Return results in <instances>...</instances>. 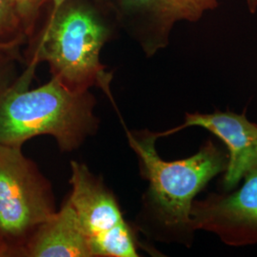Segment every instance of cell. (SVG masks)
Wrapping results in <instances>:
<instances>
[{
    "mask_svg": "<svg viewBox=\"0 0 257 257\" xmlns=\"http://www.w3.org/2000/svg\"><path fill=\"white\" fill-rule=\"evenodd\" d=\"M126 136L138 156L140 175L149 183L142 197L139 229L157 241L191 247L195 232L191 217L194 198L225 172L228 154L208 140L193 156L166 161L156 151V133L126 128Z\"/></svg>",
    "mask_w": 257,
    "mask_h": 257,
    "instance_id": "obj_1",
    "label": "cell"
},
{
    "mask_svg": "<svg viewBox=\"0 0 257 257\" xmlns=\"http://www.w3.org/2000/svg\"><path fill=\"white\" fill-rule=\"evenodd\" d=\"M117 27L109 5L99 0H67L28 40L25 62L47 63L52 77L72 92L100 89L116 109L110 89L113 75L100 54Z\"/></svg>",
    "mask_w": 257,
    "mask_h": 257,
    "instance_id": "obj_2",
    "label": "cell"
},
{
    "mask_svg": "<svg viewBox=\"0 0 257 257\" xmlns=\"http://www.w3.org/2000/svg\"><path fill=\"white\" fill-rule=\"evenodd\" d=\"M37 66L26 69L0 92V145L22 148L38 136L55 138L62 152H72L93 136L99 120L90 91L74 92L57 79L31 90Z\"/></svg>",
    "mask_w": 257,
    "mask_h": 257,
    "instance_id": "obj_3",
    "label": "cell"
},
{
    "mask_svg": "<svg viewBox=\"0 0 257 257\" xmlns=\"http://www.w3.org/2000/svg\"><path fill=\"white\" fill-rule=\"evenodd\" d=\"M52 185L22 148L0 145V237L11 256L55 212Z\"/></svg>",
    "mask_w": 257,
    "mask_h": 257,
    "instance_id": "obj_4",
    "label": "cell"
},
{
    "mask_svg": "<svg viewBox=\"0 0 257 257\" xmlns=\"http://www.w3.org/2000/svg\"><path fill=\"white\" fill-rule=\"evenodd\" d=\"M71 194L74 208L93 257H138L139 242L124 218L115 195L101 177L76 161L71 162Z\"/></svg>",
    "mask_w": 257,
    "mask_h": 257,
    "instance_id": "obj_5",
    "label": "cell"
},
{
    "mask_svg": "<svg viewBox=\"0 0 257 257\" xmlns=\"http://www.w3.org/2000/svg\"><path fill=\"white\" fill-rule=\"evenodd\" d=\"M120 29L132 37L147 57L169 45L179 22H197L216 9L219 0H110Z\"/></svg>",
    "mask_w": 257,
    "mask_h": 257,
    "instance_id": "obj_6",
    "label": "cell"
},
{
    "mask_svg": "<svg viewBox=\"0 0 257 257\" xmlns=\"http://www.w3.org/2000/svg\"><path fill=\"white\" fill-rule=\"evenodd\" d=\"M233 192L210 193L192 205L193 228L217 235L232 247L257 244V170Z\"/></svg>",
    "mask_w": 257,
    "mask_h": 257,
    "instance_id": "obj_7",
    "label": "cell"
},
{
    "mask_svg": "<svg viewBox=\"0 0 257 257\" xmlns=\"http://www.w3.org/2000/svg\"><path fill=\"white\" fill-rule=\"evenodd\" d=\"M189 127L208 130L228 149V163L221 183L224 192L234 190L246 175L256 171L257 124L248 121L244 113L220 110L212 113H186L182 125L156 133V136L164 138Z\"/></svg>",
    "mask_w": 257,
    "mask_h": 257,
    "instance_id": "obj_8",
    "label": "cell"
},
{
    "mask_svg": "<svg viewBox=\"0 0 257 257\" xmlns=\"http://www.w3.org/2000/svg\"><path fill=\"white\" fill-rule=\"evenodd\" d=\"M19 256L93 257L82 226L68 200L38 227Z\"/></svg>",
    "mask_w": 257,
    "mask_h": 257,
    "instance_id": "obj_9",
    "label": "cell"
},
{
    "mask_svg": "<svg viewBox=\"0 0 257 257\" xmlns=\"http://www.w3.org/2000/svg\"><path fill=\"white\" fill-rule=\"evenodd\" d=\"M28 37L13 0H0V46L21 47Z\"/></svg>",
    "mask_w": 257,
    "mask_h": 257,
    "instance_id": "obj_10",
    "label": "cell"
},
{
    "mask_svg": "<svg viewBox=\"0 0 257 257\" xmlns=\"http://www.w3.org/2000/svg\"><path fill=\"white\" fill-rule=\"evenodd\" d=\"M22 61L19 47L0 46V92L18 78V64Z\"/></svg>",
    "mask_w": 257,
    "mask_h": 257,
    "instance_id": "obj_11",
    "label": "cell"
},
{
    "mask_svg": "<svg viewBox=\"0 0 257 257\" xmlns=\"http://www.w3.org/2000/svg\"><path fill=\"white\" fill-rule=\"evenodd\" d=\"M19 19L27 35L28 40L37 31V24L41 9L45 6L46 0H13Z\"/></svg>",
    "mask_w": 257,
    "mask_h": 257,
    "instance_id": "obj_12",
    "label": "cell"
},
{
    "mask_svg": "<svg viewBox=\"0 0 257 257\" xmlns=\"http://www.w3.org/2000/svg\"><path fill=\"white\" fill-rule=\"evenodd\" d=\"M67 0H46L45 2V6L46 5H50V11H49V14H48V18L47 19H50V18H53L56 14V12L59 10V8L64 4ZM103 3L109 5L110 7V0H99Z\"/></svg>",
    "mask_w": 257,
    "mask_h": 257,
    "instance_id": "obj_13",
    "label": "cell"
},
{
    "mask_svg": "<svg viewBox=\"0 0 257 257\" xmlns=\"http://www.w3.org/2000/svg\"><path fill=\"white\" fill-rule=\"evenodd\" d=\"M11 256V251L7 244L0 237V257Z\"/></svg>",
    "mask_w": 257,
    "mask_h": 257,
    "instance_id": "obj_14",
    "label": "cell"
},
{
    "mask_svg": "<svg viewBox=\"0 0 257 257\" xmlns=\"http://www.w3.org/2000/svg\"><path fill=\"white\" fill-rule=\"evenodd\" d=\"M246 4L248 7V12L250 14H255L257 12V0H246Z\"/></svg>",
    "mask_w": 257,
    "mask_h": 257,
    "instance_id": "obj_15",
    "label": "cell"
}]
</instances>
